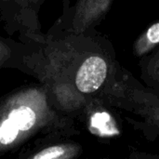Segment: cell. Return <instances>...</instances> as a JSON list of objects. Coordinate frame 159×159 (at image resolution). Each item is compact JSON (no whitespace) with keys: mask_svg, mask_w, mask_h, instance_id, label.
Returning a JSON list of instances; mask_svg holds the SVG:
<instances>
[{"mask_svg":"<svg viewBox=\"0 0 159 159\" xmlns=\"http://www.w3.org/2000/svg\"><path fill=\"white\" fill-rule=\"evenodd\" d=\"M105 106L116 107L139 116L129 119L150 140L159 136V91L142 85L129 71L121 68L119 75L102 99Z\"/></svg>","mask_w":159,"mask_h":159,"instance_id":"3957f363","label":"cell"},{"mask_svg":"<svg viewBox=\"0 0 159 159\" xmlns=\"http://www.w3.org/2000/svg\"><path fill=\"white\" fill-rule=\"evenodd\" d=\"M71 7L63 0L61 16L48 33L19 41L12 68L35 77L57 109L75 117L102 99L117 79L121 66L112 43L97 30L75 33Z\"/></svg>","mask_w":159,"mask_h":159,"instance_id":"6da1fadb","label":"cell"},{"mask_svg":"<svg viewBox=\"0 0 159 159\" xmlns=\"http://www.w3.org/2000/svg\"><path fill=\"white\" fill-rule=\"evenodd\" d=\"M159 44V20L151 23L134 41L133 53L140 58Z\"/></svg>","mask_w":159,"mask_h":159,"instance_id":"ba28073f","label":"cell"},{"mask_svg":"<svg viewBox=\"0 0 159 159\" xmlns=\"http://www.w3.org/2000/svg\"><path fill=\"white\" fill-rule=\"evenodd\" d=\"M115 0H76L71 7L70 27L75 33L96 30L105 19Z\"/></svg>","mask_w":159,"mask_h":159,"instance_id":"8992f818","label":"cell"},{"mask_svg":"<svg viewBox=\"0 0 159 159\" xmlns=\"http://www.w3.org/2000/svg\"><path fill=\"white\" fill-rule=\"evenodd\" d=\"M45 1L0 0V21L7 34H18L19 41L42 36L39 12Z\"/></svg>","mask_w":159,"mask_h":159,"instance_id":"277c9868","label":"cell"},{"mask_svg":"<svg viewBox=\"0 0 159 159\" xmlns=\"http://www.w3.org/2000/svg\"><path fill=\"white\" fill-rule=\"evenodd\" d=\"M19 41L0 36V69L10 68L11 61L16 54Z\"/></svg>","mask_w":159,"mask_h":159,"instance_id":"9c48e42d","label":"cell"},{"mask_svg":"<svg viewBox=\"0 0 159 159\" xmlns=\"http://www.w3.org/2000/svg\"><path fill=\"white\" fill-rule=\"evenodd\" d=\"M130 158L134 159H144V158H159L157 155H152V154H146L143 152H132L129 156Z\"/></svg>","mask_w":159,"mask_h":159,"instance_id":"30bf717a","label":"cell"},{"mask_svg":"<svg viewBox=\"0 0 159 159\" xmlns=\"http://www.w3.org/2000/svg\"><path fill=\"white\" fill-rule=\"evenodd\" d=\"M34 147L18 157L24 159H75L83 154L80 143L61 136L39 138Z\"/></svg>","mask_w":159,"mask_h":159,"instance_id":"5b68a950","label":"cell"},{"mask_svg":"<svg viewBox=\"0 0 159 159\" xmlns=\"http://www.w3.org/2000/svg\"><path fill=\"white\" fill-rule=\"evenodd\" d=\"M77 134L74 117L56 108L40 83L20 87L0 99V157L37 137Z\"/></svg>","mask_w":159,"mask_h":159,"instance_id":"7a4b0ae2","label":"cell"},{"mask_svg":"<svg viewBox=\"0 0 159 159\" xmlns=\"http://www.w3.org/2000/svg\"><path fill=\"white\" fill-rule=\"evenodd\" d=\"M139 67L144 85L159 91V44L140 57Z\"/></svg>","mask_w":159,"mask_h":159,"instance_id":"52a82bcc","label":"cell"}]
</instances>
